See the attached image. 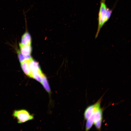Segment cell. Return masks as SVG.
Returning a JSON list of instances; mask_svg holds the SVG:
<instances>
[{
	"label": "cell",
	"mask_w": 131,
	"mask_h": 131,
	"mask_svg": "<svg viewBox=\"0 0 131 131\" xmlns=\"http://www.w3.org/2000/svg\"><path fill=\"white\" fill-rule=\"evenodd\" d=\"M107 8L105 2H101L98 15V27L95 35V39L97 37L101 29L107 21L106 16Z\"/></svg>",
	"instance_id": "obj_1"
},
{
	"label": "cell",
	"mask_w": 131,
	"mask_h": 131,
	"mask_svg": "<svg viewBox=\"0 0 131 131\" xmlns=\"http://www.w3.org/2000/svg\"><path fill=\"white\" fill-rule=\"evenodd\" d=\"M13 116L17 120L18 123H21L33 119V116L27 110L20 109L15 110Z\"/></svg>",
	"instance_id": "obj_2"
},
{
	"label": "cell",
	"mask_w": 131,
	"mask_h": 131,
	"mask_svg": "<svg viewBox=\"0 0 131 131\" xmlns=\"http://www.w3.org/2000/svg\"><path fill=\"white\" fill-rule=\"evenodd\" d=\"M101 99L99 100L95 104L88 106L85 111L84 116L85 119L87 120L94 112L98 110L100 108Z\"/></svg>",
	"instance_id": "obj_3"
},
{
	"label": "cell",
	"mask_w": 131,
	"mask_h": 131,
	"mask_svg": "<svg viewBox=\"0 0 131 131\" xmlns=\"http://www.w3.org/2000/svg\"><path fill=\"white\" fill-rule=\"evenodd\" d=\"M25 21L26 30L22 36L20 43L24 45H31L32 42L31 37L27 29V23L26 19Z\"/></svg>",
	"instance_id": "obj_4"
},
{
	"label": "cell",
	"mask_w": 131,
	"mask_h": 131,
	"mask_svg": "<svg viewBox=\"0 0 131 131\" xmlns=\"http://www.w3.org/2000/svg\"><path fill=\"white\" fill-rule=\"evenodd\" d=\"M29 60H26L20 63L21 66L25 74L28 76L32 78V71L30 69L29 64Z\"/></svg>",
	"instance_id": "obj_5"
},
{
	"label": "cell",
	"mask_w": 131,
	"mask_h": 131,
	"mask_svg": "<svg viewBox=\"0 0 131 131\" xmlns=\"http://www.w3.org/2000/svg\"><path fill=\"white\" fill-rule=\"evenodd\" d=\"M19 46L20 50V52L22 54L27 55L31 54L32 50L31 45H24L20 43Z\"/></svg>",
	"instance_id": "obj_6"
},
{
	"label": "cell",
	"mask_w": 131,
	"mask_h": 131,
	"mask_svg": "<svg viewBox=\"0 0 131 131\" xmlns=\"http://www.w3.org/2000/svg\"><path fill=\"white\" fill-rule=\"evenodd\" d=\"M29 64L32 72L41 70L39 63L32 58L29 60Z\"/></svg>",
	"instance_id": "obj_7"
},
{
	"label": "cell",
	"mask_w": 131,
	"mask_h": 131,
	"mask_svg": "<svg viewBox=\"0 0 131 131\" xmlns=\"http://www.w3.org/2000/svg\"><path fill=\"white\" fill-rule=\"evenodd\" d=\"M95 112H93L87 120L86 126L87 131L89 130L91 128L94 123Z\"/></svg>",
	"instance_id": "obj_8"
},
{
	"label": "cell",
	"mask_w": 131,
	"mask_h": 131,
	"mask_svg": "<svg viewBox=\"0 0 131 131\" xmlns=\"http://www.w3.org/2000/svg\"><path fill=\"white\" fill-rule=\"evenodd\" d=\"M46 90L49 93L51 92L50 86L47 78L44 74L42 75L41 83Z\"/></svg>",
	"instance_id": "obj_9"
},
{
	"label": "cell",
	"mask_w": 131,
	"mask_h": 131,
	"mask_svg": "<svg viewBox=\"0 0 131 131\" xmlns=\"http://www.w3.org/2000/svg\"><path fill=\"white\" fill-rule=\"evenodd\" d=\"M43 74L41 70L33 72H32V78L41 83L42 81V76Z\"/></svg>",
	"instance_id": "obj_10"
},
{
	"label": "cell",
	"mask_w": 131,
	"mask_h": 131,
	"mask_svg": "<svg viewBox=\"0 0 131 131\" xmlns=\"http://www.w3.org/2000/svg\"><path fill=\"white\" fill-rule=\"evenodd\" d=\"M17 53L18 59L20 63L26 60H30L32 58L30 55H23L19 50L17 51Z\"/></svg>",
	"instance_id": "obj_11"
},
{
	"label": "cell",
	"mask_w": 131,
	"mask_h": 131,
	"mask_svg": "<svg viewBox=\"0 0 131 131\" xmlns=\"http://www.w3.org/2000/svg\"><path fill=\"white\" fill-rule=\"evenodd\" d=\"M105 0H101V2H105Z\"/></svg>",
	"instance_id": "obj_12"
}]
</instances>
